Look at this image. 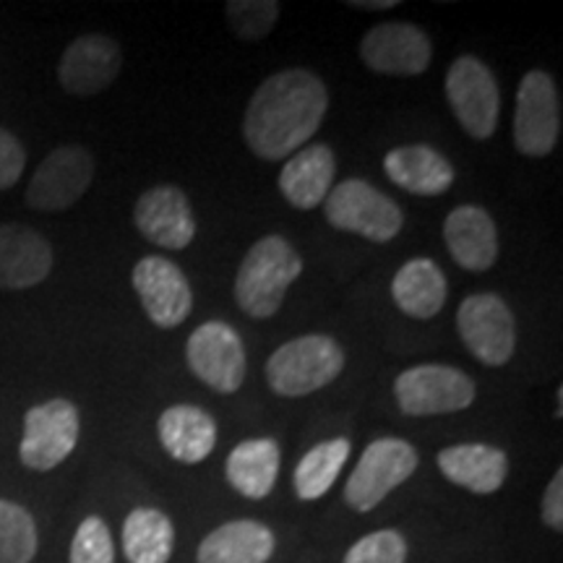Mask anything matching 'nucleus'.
<instances>
[{"instance_id":"22","label":"nucleus","mask_w":563,"mask_h":563,"mask_svg":"<svg viewBox=\"0 0 563 563\" xmlns=\"http://www.w3.org/2000/svg\"><path fill=\"white\" fill-rule=\"evenodd\" d=\"M157 433L165 452L183 464H199L214 452L217 422L196 405H173L159 415Z\"/></svg>"},{"instance_id":"2","label":"nucleus","mask_w":563,"mask_h":563,"mask_svg":"<svg viewBox=\"0 0 563 563\" xmlns=\"http://www.w3.org/2000/svg\"><path fill=\"white\" fill-rule=\"evenodd\" d=\"M302 274V258L282 235H264L251 245L235 277V300L251 319H272Z\"/></svg>"},{"instance_id":"7","label":"nucleus","mask_w":563,"mask_h":563,"mask_svg":"<svg viewBox=\"0 0 563 563\" xmlns=\"http://www.w3.org/2000/svg\"><path fill=\"white\" fill-rule=\"evenodd\" d=\"M446 100L467 136L490 139L498 129L501 91L496 76L475 55H460L446 74Z\"/></svg>"},{"instance_id":"31","label":"nucleus","mask_w":563,"mask_h":563,"mask_svg":"<svg viewBox=\"0 0 563 563\" xmlns=\"http://www.w3.org/2000/svg\"><path fill=\"white\" fill-rule=\"evenodd\" d=\"M342 563H407V540L397 530H376L357 540Z\"/></svg>"},{"instance_id":"34","label":"nucleus","mask_w":563,"mask_h":563,"mask_svg":"<svg viewBox=\"0 0 563 563\" xmlns=\"http://www.w3.org/2000/svg\"><path fill=\"white\" fill-rule=\"evenodd\" d=\"M350 9H363V11H389V9H397V0H376V3H371V0H350Z\"/></svg>"},{"instance_id":"4","label":"nucleus","mask_w":563,"mask_h":563,"mask_svg":"<svg viewBox=\"0 0 563 563\" xmlns=\"http://www.w3.org/2000/svg\"><path fill=\"white\" fill-rule=\"evenodd\" d=\"M323 217L334 230L355 232L371 243L394 241L405 224L399 203L361 178L336 183L323 199Z\"/></svg>"},{"instance_id":"27","label":"nucleus","mask_w":563,"mask_h":563,"mask_svg":"<svg viewBox=\"0 0 563 563\" xmlns=\"http://www.w3.org/2000/svg\"><path fill=\"white\" fill-rule=\"evenodd\" d=\"M347 456L350 441L342 439V435L316 443L295 470V493H298L300 501H319V498L327 496L336 477H340Z\"/></svg>"},{"instance_id":"10","label":"nucleus","mask_w":563,"mask_h":563,"mask_svg":"<svg viewBox=\"0 0 563 563\" xmlns=\"http://www.w3.org/2000/svg\"><path fill=\"white\" fill-rule=\"evenodd\" d=\"M79 410L68 399H51L24 415V439L19 456L24 467L47 473L58 467L79 443Z\"/></svg>"},{"instance_id":"25","label":"nucleus","mask_w":563,"mask_h":563,"mask_svg":"<svg viewBox=\"0 0 563 563\" xmlns=\"http://www.w3.org/2000/svg\"><path fill=\"white\" fill-rule=\"evenodd\" d=\"M279 456V443L274 439L241 441L228 456L224 475L241 496L262 501L277 485Z\"/></svg>"},{"instance_id":"33","label":"nucleus","mask_w":563,"mask_h":563,"mask_svg":"<svg viewBox=\"0 0 563 563\" xmlns=\"http://www.w3.org/2000/svg\"><path fill=\"white\" fill-rule=\"evenodd\" d=\"M543 522L551 530H563V470L553 475V481L548 483L545 496H543Z\"/></svg>"},{"instance_id":"5","label":"nucleus","mask_w":563,"mask_h":563,"mask_svg":"<svg viewBox=\"0 0 563 563\" xmlns=\"http://www.w3.org/2000/svg\"><path fill=\"white\" fill-rule=\"evenodd\" d=\"M420 456L405 439H376L365 446L347 483H344V504L352 511H373L394 488L410 481L418 470Z\"/></svg>"},{"instance_id":"15","label":"nucleus","mask_w":563,"mask_h":563,"mask_svg":"<svg viewBox=\"0 0 563 563\" xmlns=\"http://www.w3.org/2000/svg\"><path fill=\"white\" fill-rule=\"evenodd\" d=\"M133 224L146 241L167 251H183L196 238L194 207L183 188L154 186L139 196L133 207Z\"/></svg>"},{"instance_id":"21","label":"nucleus","mask_w":563,"mask_h":563,"mask_svg":"<svg viewBox=\"0 0 563 563\" xmlns=\"http://www.w3.org/2000/svg\"><path fill=\"white\" fill-rule=\"evenodd\" d=\"M439 470L449 483L488 496L509 477V456L488 443H456L439 452Z\"/></svg>"},{"instance_id":"9","label":"nucleus","mask_w":563,"mask_h":563,"mask_svg":"<svg viewBox=\"0 0 563 563\" xmlns=\"http://www.w3.org/2000/svg\"><path fill=\"white\" fill-rule=\"evenodd\" d=\"M561 136V95L551 74L527 70L517 89L514 144L525 157H545Z\"/></svg>"},{"instance_id":"20","label":"nucleus","mask_w":563,"mask_h":563,"mask_svg":"<svg viewBox=\"0 0 563 563\" xmlns=\"http://www.w3.org/2000/svg\"><path fill=\"white\" fill-rule=\"evenodd\" d=\"M384 173L394 186L415 196H441L454 186L452 162L428 144H405L386 152Z\"/></svg>"},{"instance_id":"26","label":"nucleus","mask_w":563,"mask_h":563,"mask_svg":"<svg viewBox=\"0 0 563 563\" xmlns=\"http://www.w3.org/2000/svg\"><path fill=\"white\" fill-rule=\"evenodd\" d=\"M175 548V527L165 511L141 506L123 522V553L129 563H167Z\"/></svg>"},{"instance_id":"29","label":"nucleus","mask_w":563,"mask_h":563,"mask_svg":"<svg viewBox=\"0 0 563 563\" xmlns=\"http://www.w3.org/2000/svg\"><path fill=\"white\" fill-rule=\"evenodd\" d=\"M232 32L245 42H258L269 37L279 19L277 0H230L224 5Z\"/></svg>"},{"instance_id":"11","label":"nucleus","mask_w":563,"mask_h":563,"mask_svg":"<svg viewBox=\"0 0 563 563\" xmlns=\"http://www.w3.org/2000/svg\"><path fill=\"white\" fill-rule=\"evenodd\" d=\"M188 368L201 384L220 394H235L245 382L241 334L224 321H207L186 342Z\"/></svg>"},{"instance_id":"14","label":"nucleus","mask_w":563,"mask_h":563,"mask_svg":"<svg viewBox=\"0 0 563 563\" xmlns=\"http://www.w3.org/2000/svg\"><path fill=\"white\" fill-rule=\"evenodd\" d=\"M433 45L428 32L407 21H386L361 40V60L376 74L420 76L431 66Z\"/></svg>"},{"instance_id":"13","label":"nucleus","mask_w":563,"mask_h":563,"mask_svg":"<svg viewBox=\"0 0 563 563\" xmlns=\"http://www.w3.org/2000/svg\"><path fill=\"white\" fill-rule=\"evenodd\" d=\"M131 285L144 313L159 329H175L194 311V290L180 266L165 256H144L133 266Z\"/></svg>"},{"instance_id":"1","label":"nucleus","mask_w":563,"mask_h":563,"mask_svg":"<svg viewBox=\"0 0 563 563\" xmlns=\"http://www.w3.org/2000/svg\"><path fill=\"white\" fill-rule=\"evenodd\" d=\"M329 91L313 70H277L253 91L243 118L249 150L266 162L292 157L321 129Z\"/></svg>"},{"instance_id":"3","label":"nucleus","mask_w":563,"mask_h":563,"mask_svg":"<svg viewBox=\"0 0 563 563\" xmlns=\"http://www.w3.org/2000/svg\"><path fill=\"white\" fill-rule=\"evenodd\" d=\"M344 371L342 344L327 334H302L279 344L266 361V382L279 397H308Z\"/></svg>"},{"instance_id":"6","label":"nucleus","mask_w":563,"mask_h":563,"mask_svg":"<svg viewBox=\"0 0 563 563\" xmlns=\"http://www.w3.org/2000/svg\"><path fill=\"white\" fill-rule=\"evenodd\" d=\"M475 382L454 365L422 363L407 368L394 382L399 410L412 418L467 410L475 402Z\"/></svg>"},{"instance_id":"18","label":"nucleus","mask_w":563,"mask_h":563,"mask_svg":"<svg viewBox=\"0 0 563 563\" xmlns=\"http://www.w3.org/2000/svg\"><path fill=\"white\" fill-rule=\"evenodd\" d=\"M53 269V249L26 224H0V290H26Z\"/></svg>"},{"instance_id":"32","label":"nucleus","mask_w":563,"mask_h":563,"mask_svg":"<svg viewBox=\"0 0 563 563\" xmlns=\"http://www.w3.org/2000/svg\"><path fill=\"white\" fill-rule=\"evenodd\" d=\"M26 167V152L11 131L0 129V191L16 186Z\"/></svg>"},{"instance_id":"23","label":"nucleus","mask_w":563,"mask_h":563,"mask_svg":"<svg viewBox=\"0 0 563 563\" xmlns=\"http://www.w3.org/2000/svg\"><path fill=\"white\" fill-rule=\"evenodd\" d=\"M274 532L256 519L220 525L201 540L196 563H266L272 559Z\"/></svg>"},{"instance_id":"12","label":"nucleus","mask_w":563,"mask_h":563,"mask_svg":"<svg viewBox=\"0 0 563 563\" xmlns=\"http://www.w3.org/2000/svg\"><path fill=\"white\" fill-rule=\"evenodd\" d=\"M95 178V157L79 144L58 146L34 170L26 203L37 211H63L87 194Z\"/></svg>"},{"instance_id":"16","label":"nucleus","mask_w":563,"mask_h":563,"mask_svg":"<svg viewBox=\"0 0 563 563\" xmlns=\"http://www.w3.org/2000/svg\"><path fill=\"white\" fill-rule=\"evenodd\" d=\"M121 66L123 53L115 40L104 34H84L70 42L63 53L58 79L68 95L91 97L118 79Z\"/></svg>"},{"instance_id":"24","label":"nucleus","mask_w":563,"mask_h":563,"mask_svg":"<svg viewBox=\"0 0 563 563\" xmlns=\"http://www.w3.org/2000/svg\"><path fill=\"white\" fill-rule=\"evenodd\" d=\"M446 274L433 258H410L399 266V272L391 279V298L397 302V308L410 319L428 321L446 302Z\"/></svg>"},{"instance_id":"28","label":"nucleus","mask_w":563,"mask_h":563,"mask_svg":"<svg viewBox=\"0 0 563 563\" xmlns=\"http://www.w3.org/2000/svg\"><path fill=\"white\" fill-rule=\"evenodd\" d=\"M37 527L24 506L0 498V563H32Z\"/></svg>"},{"instance_id":"8","label":"nucleus","mask_w":563,"mask_h":563,"mask_svg":"<svg viewBox=\"0 0 563 563\" xmlns=\"http://www.w3.org/2000/svg\"><path fill=\"white\" fill-rule=\"evenodd\" d=\"M456 332L483 365L501 368L517 350V323L511 308L496 292H475L456 311Z\"/></svg>"},{"instance_id":"17","label":"nucleus","mask_w":563,"mask_h":563,"mask_svg":"<svg viewBox=\"0 0 563 563\" xmlns=\"http://www.w3.org/2000/svg\"><path fill=\"white\" fill-rule=\"evenodd\" d=\"M443 241L452 258L467 272H488L498 258V230L493 217L475 203H462L443 220Z\"/></svg>"},{"instance_id":"30","label":"nucleus","mask_w":563,"mask_h":563,"mask_svg":"<svg viewBox=\"0 0 563 563\" xmlns=\"http://www.w3.org/2000/svg\"><path fill=\"white\" fill-rule=\"evenodd\" d=\"M70 563H115L110 527L100 517H87L70 543Z\"/></svg>"},{"instance_id":"19","label":"nucleus","mask_w":563,"mask_h":563,"mask_svg":"<svg viewBox=\"0 0 563 563\" xmlns=\"http://www.w3.org/2000/svg\"><path fill=\"white\" fill-rule=\"evenodd\" d=\"M334 175L336 157L332 146L306 144L292 157H287L277 178V186L290 207L308 211L327 199L329 191H332Z\"/></svg>"}]
</instances>
